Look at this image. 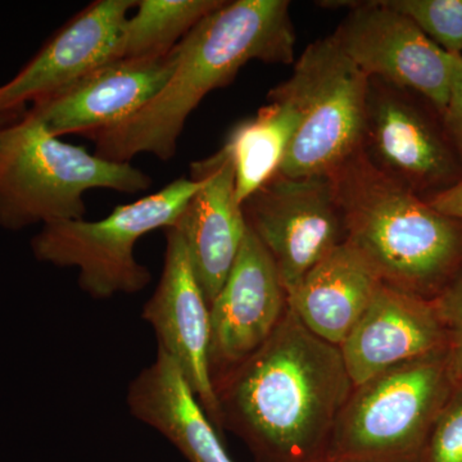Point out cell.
I'll use <instances>...</instances> for the list:
<instances>
[{"mask_svg": "<svg viewBox=\"0 0 462 462\" xmlns=\"http://www.w3.org/2000/svg\"><path fill=\"white\" fill-rule=\"evenodd\" d=\"M152 179L132 163L112 162L67 144L29 111L0 127V225H30L84 218L91 189L136 194Z\"/></svg>", "mask_w": 462, "mask_h": 462, "instance_id": "cell-4", "label": "cell"}, {"mask_svg": "<svg viewBox=\"0 0 462 462\" xmlns=\"http://www.w3.org/2000/svg\"><path fill=\"white\" fill-rule=\"evenodd\" d=\"M287 0H236L194 27L175 48L162 90L123 123L91 134L96 156L130 163L138 154L171 160L185 123L207 94L226 87L251 60L291 65L296 33Z\"/></svg>", "mask_w": 462, "mask_h": 462, "instance_id": "cell-2", "label": "cell"}, {"mask_svg": "<svg viewBox=\"0 0 462 462\" xmlns=\"http://www.w3.org/2000/svg\"><path fill=\"white\" fill-rule=\"evenodd\" d=\"M162 273L142 318L157 337L158 349L171 357L189 383L209 420L221 430V412L209 367V305L191 267L184 239L166 229Z\"/></svg>", "mask_w": 462, "mask_h": 462, "instance_id": "cell-10", "label": "cell"}, {"mask_svg": "<svg viewBox=\"0 0 462 462\" xmlns=\"http://www.w3.org/2000/svg\"><path fill=\"white\" fill-rule=\"evenodd\" d=\"M354 388L339 346L307 329L289 305L270 338L215 382L221 428L254 462H327Z\"/></svg>", "mask_w": 462, "mask_h": 462, "instance_id": "cell-1", "label": "cell"}, {"mask_svg": "<svg viewBox=\"0 0 462 462\" xmlns=\"http://www.w3.org/2000/svg\"><path fill=\"white\" fill-rule=\"evenodd\" d=\"M243 211L273 257L288 296L346 238L334 175H278L243 203Z\"/></svg>", "mask_w": 462, "mask_h": 462, "instance_id": "cell-8", "label": "cell"}, {"mask_svg": "<svg viewBox=\"0 0 462 462\" xmlns=\"http://www.w3.org/2000/svg\"><path fill=\"white\" fill-rule=\"evenodd\" d=\"M447 53L462 56V0H382Z\"/></svg>", "mask_w": 462, "mask_h": 462, "instance_id": "cell-21", "label": "cell"}, {"mask_svg": "<svg viewBox=\"0 0 462 462\" xmlns=\"http://www.w3.org/2000/svg\"><path fill=\"white\" fill-rule=\"evenodd\" d=\"M269 97L287 100L300 117L279 173L284 178L333 175L366 135L370 78L331 35L310 44Z\"/></svg>", "mask_w": 462, "mask_h": 462, "instance_id": "cell-6", "label": "cell"}, {"mask_svg": "<svg viewBox=\"0 0 462 462\" xmlns=\"http://www.w3.org/2000/svg\"><path fill=\"white\" fill-rule=\"evenodd\" d=\"M418 462H462V383L438 415Z\"/></svg>", "mask_w": 462, "mask_h": 462, "instance_id": "cell-22", "label": "cell"}, {"mask_svg": "<svg viewBox=\"0 0 462 462\" xmlns=\"http://www.w3.org/2000/svg\"><path fill=\"white\" fill-rule=\"evenodd\" d=\"M288 309L273 257L248 226L226 282L209 305V367L214 384L270 338Z\"/></svg>", "mask_w": 462, "mask_h": 462, "instance_id": "cell-11", "label": "cell"}, {"mask_svg": "<svg viewBox=\"0 0 462 462\" xmlns=\"http://www.w3.org/2000/svg\"><path fill=\"white\" fill-rule=\"evenodd\" d=\"M127 406L189 462H236L178 364L157 349L153 363L130 383Z\"/></svg>", "mask_w": 462, "mask_h": 462, "instance_id": "cell-16", "label": "cell"}, {"mask_svg": "<svg viewBox=\"0 0 462 462\" xmlns=\"http://www.w3.org/2000/svg\"><path fill=\"white\" fill-rule=\"evenodd\" d=\"M455 387L446 352L356 385L334 425L327 462H418Z\"/></svg>", "mask_w": 462, "mask_h": 462, "instance_id": "cell-5", "label": "cell"}, {"mask_svg": "<svg viewBox=\"0 0 462 462\" xmlns=\"http://www.w3.org/2000/svg\"><path fill=\"white\" fill-rule=\"evenodd\" d=\"M354 385L397 365L446 352L433 300L383 282L339 346Z\"/></svg>", "mask_w": 462, "mask_h": 462, "instance_id": "cell-14", "label": "cell"}, {"mask_svg": "<svg viewBox=\"0 0 462 462\" xmlns=\"http://www.w3.org/2000/svg\"><path fill=\"white\" fill-rule=\"evenodd\" d=\"M224 0H139L125 23L121 57H165Z\"/></svg>", "mask_w": 462, "mask_h": 462, "instance_id": "cell-20", "label": "cell"}, {"mask_svg": "<svg viewBox=\"0 0 462 462\" xmlns=\"http://www.w3.org/2000/svg\"><path fill=\"white\" fill-rule=\"evenodd\" d=\"M445 328L446 357L455 384L462 383V267L433 300Z\"/></svg>", "mask_w": 462, "mask_h": 462, "instance_id": "cell-23", "label": "cell"}, {"mask_svg": "<svg viewBox=\"0 0 462 462\" xmlns=\"http://www.w3.org/2000/svg\"><path fill=\"white\" fill-rule=\"evenodd\" d=\"M175 62L173 50L154 60L121 58L32 103L29 112L57 138L69 134L89 136L147 106L171 78Z\"/></svg>", "mask_w": 462, "mask_h": 462, "instance_id": "cell-13", "label": "cell"}, {"mask_svg": "<svg viewBox=\"0 0 462 462\" xmlns=\"http://www.w3.org/2000/svg\"><path fill=\"white\" fill-rule=\"evenodd\" d=\"M190 172L202 187L172 227L184 239L197 281L211 305L238 257L248 224L236 200L233 162L224 147L191 163Z\"/></svg>", "mask_w": 462, "mask_h": 462, "instance_id": "cell-15", "label": "cell"}, {"mask_svg": "<svg viewBox=\"0 0 462 462\" xmlns=\"http://www.w3.org/2000/svg\"><path fill=\"white\" fill-rule=\"evenodd\" d=\"M383 282L372 261L346 239L306 273L288 305L307 329L340 346Z\"/></svg>", "mask_w": 462, "mask_h": 462, "instance_id": "cell-17", "label": "cell"}, {"mask_svg": "<svg viewBox=\"0 0 462 462\" xmlns=\"http://www.w3.org/2000/svg\"><path fill=\"white\" fill-rule=\"evenodd\" d=\"M333 175L346 239L366 254L383 282L434 300L462 267V221L358 157Z\"/></svg>", "mask_w": 462, "mask_h": 462, "instance_id": "cell-3", "label": "cell"}, {"mask_svg": "<svg viewBox=\"0 0 462 462\" xmlns=\"http://www.w3.org/2000/svg\"><path fill=\"white\" fill-rule=\"evenodd\" d=\"M331 36L369 78L416 91L442 116L454 54L438 47L411 20L382 0L360 3Z\"/></svg>", "mask_w": 462, "mask_h": 462, "instance_id": "cell-9", "label": "cell"}, {"mask_svg": "<svg viewBox=\"0 0 462 462\" xmlns=\"http://www.w3.org/2000/svg\"><path fill=\"white\" fill-rule=\"evenodd\" d=\"M366 134L383 166L413 191L418 188L438 193L462 179L461 161L452 145L402 99L369 100Z\"/></svg>", "mask_w": 462, "mask_h": 462, "instance_id": "cell-18", "label": "cell"}, {"mask_svg": "<svg viewBox=\"0 0 462 462\" xmlns=\"http://www.w3.org/2000/svg\"><path fill=\"white\" fill-rule=\"evenodd\" d=\"M442 118L449 144L462 163V56H454L448 102Z\"/></svg>", "mask_w": 462, "mask_h": 462, "instance_id": "cell-24", "label": "cell"}, {"mask_svg": "<svg viewBox=\"0 0 462 462\" xmlns=\"http://www.w3.org/2000/svg\"><path fill=\"white\" fill-rule=\"evenodd\" d=\"M200 187L199 178H180L116 207L102 220L45 225L32 240L33 254L42 263L78 270L79 287L94 300L139 293L151 282V273L136 260V243L151 231L172 227Z\"/></svg>", "mask_w": 462, "mask_h": 462, "instance_id": "cell-7", "label": "cell"}, {"mask_svg": "<svg viewBox=\"0 0 462 462\" xmlns=\"http://www.w3.org/2000/svg\"><path fill=\"white\" fill-rule=\"evenodd\" d=\"M269 98V105L254 117L242 121L231 130L224 145L233 162L236 200L242 206L281 173L300 124L291 103Z\"/></svg>", "mask_w": 462, "mask_h": 462, "instance_id": "cell-19", "label": "cell"}, {"mask_svg": "<svg viewBox=\"0 0 462 462\" xmlns=\"http://www.w3.org/2000/svg\"><path fill=\"white\" fill-rule=\"evenodd\" d=\"M428 203L440 214L462 221V179L447 189L433 194Z\"/></svg>", "mask_w": 462, "mask_h": 462, "instance_id": "cell-25", "label": "cell"}, {"mask_svg": "<svg viewBox=\"0 0 462 462\" xmlns=\"http://www.w3.org/2000/svg\"><path fill=\"white\" fill-rule=\"evenodd\" d=\"M26 111H14V112H7V111H0V127L5 126V125L14 123L17 118H20L21 116L25 114Z\"/></svg>", "mask_w": 462, "mask_h": 462, "instance_id": "cell-26", "label": "cell"}, {"mask_svg": "<svg viewBox=\"0 0 462 462\" xmlns=\"http://www.w3.org/2000/svg\"><path fill=\"white\" fill-rule=\"evenodd\" d=\"M135 0H97L76 14L11 81L0 87V111H25L121 60L125 23Z\"/></svg>", "mask_w": 462, "mask_h": 462, "instance_id": "cell-12", "label": "cell"}]
</instances>
